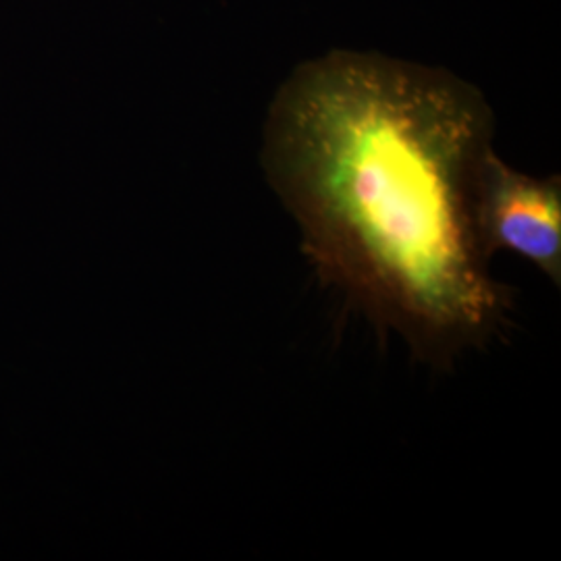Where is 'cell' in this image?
I'll list each match as a JSON object with an SVG mask.
<instances>
[{"label": "cell", "instance_id": "obj_2", "mask_svg": "<svg viewBox=\"0 0 561 561\" xmlns=\"http://www.w3.org/2000/svg\"><path fill=\"white\" fill-rule=\"evenodd\" d=\"M474 229L482 254L510 250L561 285V181L537 180L489 150L474 185Z\"/></svg>", "mask_w": 561, "mask_h": 561}, {"label": "cell", "instance_id": "obj_1", "mask_svg": "<svg viewBox=\"0 0 561 561\" xmlns=\"http://www.w3.org/2000/svg\"><path fill=\"white\" fill-rule=\"evenodd\" d=\"M493 140L481 92L442 69L337 50L271 104L262 161L324 285L449 368L507 321L474 229Z\"/></svg>", "mask_w": 561, "mask_h": 561}]
</instances>
